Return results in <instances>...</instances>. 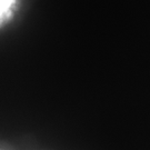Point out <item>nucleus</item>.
I'll list each match as a JSON object with an SVG mask.
<instances>
[{
  "mask_svg": "<svg viewBox=\"0 0 150 150\" xmlns=\"http://www.w3.org/2000/svg\"><path fill=\"white\" fill-rule=\"evenodd\" d=\"M20 0H0V27L9 22L16 13Z\"/></svg>",
  "mask_w": 150,
  "mask_h": 150,
  "instance_id": "f257e3e1",
  "label": "nucleus"
}]
</instances>
